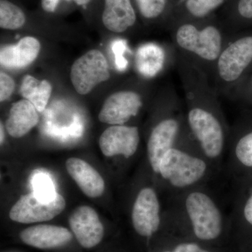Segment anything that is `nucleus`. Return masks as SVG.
<instances>
[{"label":"nucleus","instance_id":"3","mask_svg":"<svg viewBox=\"0 0 252 252\" xmlns=\"http://www.w3.org/2000/svg\"><path fill=\"white\" fill-rule=\"evenodd\" d=\"M172 46L211 79L225 44L233 34L218 15L200 21H177L167 26Z\"/></svg>","mask_w":252,"mask_h":252},{"label":"nucleus","instance_id":"7","mask_svg":"<svg viewBox=\"0 0 252 252\" xmlns=\"http://www.w3.org/2000/svg\"><path fill=\"white\" fill-rule=\"evenodd\" d=\"M163 212L157 189L142 186L131 206V221L136 233L144 238L153 236L161 228Z\"/></svg>","mask_w":252,"mask_h":252},{"label":"nucleus","instance_id":"21","mask_svg":"<svg viewBox=\"0 0 252 252\" xmlns=\"http://www.w3.org/2000/svg\"><path fill=\"white\" fill-rule=\"evenodd\" d=\"M52 93V86L49 81H39L31 75L23 78L20 94L25 99L30 101L39 112H43Z\"/></svg>","mask_w":252,"mask_h":252},{"label":"nucleus","instance_id":"13","mask_svg":"<svg viewBox=\"0 0 252 252\" xmlns=\"http://www.w3.org/2000/svg\"><path fill=\"white\" fill-rule=\"evenodd\" d=\"M69 223L78 243L83 248H94L103 238V225L97 212L92 207H77L69 217Z\"/></svg>","mask_w":252,"mask_h":252},{"label":"nucleus","instance_id":"18","mask_svg":"<svg viewBox=\"0 0 252 252\" xmlns=\"http://www.w3.org/2000/svg\"><path fill=\"white\" fill-rule=\"evenodd\" d=\"M40 50L41 44L36 38L25 36L14 45L1 48L0 63L2 67L7 69H23L35 61Z\"/></svg>","mask_w":252,"mask_h":252},{"label":"nucleus","instance_id":"6","mask_svg":"<svg viewBox=\"0 0 252 252\" xmlns=\"http://www.w3.org/2000/svg\"><path fill=\"white\" fill-rule=\"evenodd\" d=\"M252 66V34L233 33L217 59L210 82L219 96L228 97Z\"/></svg>","mask_w":252,"mask_h":252},{"label":"nucleus","instance_id":"16","mask_svg":"<svg viewBox=\"0 0 252 252\" xmlns=\"http://www.w3.org/2000/svg\"><path fill=\"white\" fill-rule=\"evenodd\" d=\"M228 0H171L166 26L177 21H200L217 15Z\"/></svg>","mask_w":252,"mask_h":252},{"label":"nucleus","instance_id":"11","mask_svg":"<svg viewBox=\"0 0 252 252\" xmlns=\"http://www.w3.org/2000/svg\"><path fill=\"white\" fill-rule=\"evenodd\" d=\"M140 128L137 126H112L102 132L99 147L107 157L122 156L130 159L138 152L140 144Z\"/></svg>","mask_w":252,"mask_h":252},{"label":"nucleus","instance_id":"24","mask_svg":"<svg viewBox=\"0 0 252 252\" xmlns=\"http://www.w3.org/2000/svg\"><path fill=\"white\" fill-rule=\"evenodd\" d=\"M27 15L19 5L11 0H0V27L16 31L26 26Z\"/></svg>","mask_w":252,"mask_h":252},{"label":"nucleus","instance_id":"27","mask_svg":"<svg viewBox=\"0 0 252 252\" xmlns=\"http://www.w3.org/2000/svg\"><path fill=\"white\" fill-rule=\"evenodd\" d=\"M15 89L14 79L6 73H0V101L4 102L12 95Z\"/></svg>","mask_w":252,"mask_h":252},{"label":"nucleus","instance_id":"32","mask_svg":"<svg viewBox=\"0 0 252 252\" xmlns=\"http://www.w3.org/2000/svg\"><path fill=\"white\" fill-rule=\"evenodd\" d=\"M240 85H245V86L248 85L249 89H245V90L235 91H233V92H232L231 94H234V93L242 92V91H248V90L251 91V93L252 94V74L251 77L250 78V80H249L248 81V82H247V81H243V82L240 83V84H239L238 86H240ZM234 90H235V89H234ZM229 96H228V97H229Z\"/></svg>","mask_w":252,"mask_h":252},{"label":"nucleus","instance_id":"28","mask_svg":"<svg viewBox=\"0 0 252 252\" xmlns=\"http://www.w3.org/2000/svg\"><path fill=\"white\" fill-rule=\"evenodd\" d=\"M175 252H212L194 241H182L172 249Z\"/></svg>","mask_w":252,"mask_h":252},{"label":"nucleus","instance_id":"31","mask_svg":"<svg viewBox=\"0 0 252 252\" xmlns=\"http://www.w3.org/2000/svg\"><path fill=\"white\" fill-rule=\"evenodd\" d=\"M94 0H73L74 4L77 5L78 6H80L83 9L87 10L88 7L91 4Z\"/></svg>","mask_w":252,"mask_h":252},{"label":"nucleus","instance_id":"33","mask_svg":"<svg viewBox=\"0 0 252 252\" xmlns=\"http://www.w3.org/2000/svg\"><path fill=\"white\" fill-rule=\"evenodd\" d=\"M0 142L1 144H2L4 140V126H3L2 123L0 124Z\"/></svg>","mask_w":252,"mask_h":252},{"label":"nucleus","instance_id":"5","mask_svg":"<svg viewBox=\"0 0 252 252\" xmlns=\"http://www.w3.org/2000/svg\"><path fill=\"white\" fill-rule=\"evenodd\" d=\"M186 122L185 106L171 85L164 90L158 102L153 124L147 139V160L157 176L162 157L190 135Z\"/></svg>","mask_w":252,"mask_h":252},{"label":"nucleus","instance_id":"22","mask_svg":"<svg viewBox=\"0 0 252 252\" xmlns=\"http://www.w3.org/2000/svg\"><path fill=\"white\" fill-rule=\"evenodd\" d=\"M219 17L233 33L244 23L252 22V0H228Z\"/></svg>","mask_w":252,"mask_h":252},{"label":"nucleus","instance_id":"19","mask_svg":"<svg viewBox=\"0 0 252 252\" xmlns=\"http://www.w3.org/2000/svg\"><path fill=\"white\" fill-rule=\"evenodd\" d=\"M38 112L27 99H21L13 104L5 125L9 135L14 138L27 135L39 122Z\"/></svg>","mask_w":252,"mask_h":252},{"label":"nucleus","instance_id":"1","mask_svg":"<svg viewBox=\"0 0 252 252\" xmlns=\"http://www.w3.org/2000/svg\"><path fill=\"white\" fill-rule=\"evenodd\" d=\"M175 64L185 95L186 122L202 154L223 171L230 127L210 79L196 65L176 52Z\"/></svg>","mask_w":252,"mask_h":252},{"label":"nucleus","instance_id":"29","mask_svg":"<svg viewBox=\"0 0 252 252\" xmlns=\"http://www.w3.org/2000/svg\"><path fill=\"white\" fill-rule=\"evenodd\" d=\"M63 2H73V0H40L41 9L48 14H54L57 12Z\"/></svg>","mask_w":252,"mask_h":252},{"label":"nucleus","instance_id":"26","mask_svg":"<svg viewBox=\"0 0 252 252\" xmlns=\"http://www.w3.org/2000/svg\"><path fill=\"white\" fill-rule=\"evenodd\" d=\"M230 215L231 220H241L252 227V190L248 195H238Z\"/></svg>","mask_w":252,"mask_h":252},{"label":"nucleus","instance_id":"9","mask_svg":"<svg viewBox=\"0 0 252 252\" xmlns=\"http://www.w3.org/2000/svg\"><path fill=\"white\" fill-rule=\"evenodd\" d=\"M144 104V94L136 89L117 91L104 101L98 119L112 126L126 125L140 114Z\"/></svg>","mask_w":252,"mask_h":252},{"label":"nucleus","instance_id":"4","mask_svg":"<svg viewBox=\"0 0 252 252\" xmlns=\"http://www.w3.org/2000/svg\"><path fill=\"white\" fill-rule=\"evenodd\" d=\"M220 173L190 135L162 157L157 177L160 187L172 194L208 185Z\"/></svg>","mask_w":252,"mask_h":252},{"label":"nucleus","instance_id":"10","mask_svg":"<svg viewBox=\"0 0 252 252\" xmlns=\"http://www.w3.org/2000/svg\"><path fill=\"white\" fill-rule=\"evenodd\" d=\"M65 208V200L58 193L51 200H41L34 193L23 195L9 212L11 220L21 223L47 221L60 215Z\"/></svg>","mask_w":252,"mask_h":252},{"label":"nucleus","instance_id":"30","mask_svg":"<svg viewBox=\"0 0 252 252\" xmlns=\"http://www.w3.org/2000/svg\"><path fill=\"white\" fill-rule=\"evenodd\" d=\"M114 54H116V60H117V64L118 67L120 69H124L127 65V62L123 57V52L125 50V44H123L122 41H119V43L114 44Z\"/></svg>","mask_w":252,"mask_h":252},{"label":"nucleus","instance_id":"8","mask_svg":"<svg viewBox=\"0 0 252 252\" xmlns=\"http://www.w3.org/2000/svg\"><path fill=\"white\" fill-rule=\"evenodd\" d=\"M110 72L105 56L98 50L88 51L73 63L70 79L78 94H87L96 86L108 80Z\"/></svg>","mask_w":252,"mask_h":252},{"label":"nucleus","instance_id":"25","mask_svg":"<svg viewBox=\"0 0 252 252\" xmlns=\"http://www.w3.org/2000/svg\"><path fill=\"white\" fill-rule=\"evenodd\" d=\"M34 193L41 200H51L56 198L58 193L55 190L54 183L47 174L36 173L31 181Z\"/></svg>","mask_w":252,"mask_h":252},{"label":"nucleus","instance_id":"12","mask_svg":"<svg viewBox=\"0 0 252 252\" xmlns=\"http://www.w3.org/2000/svg\"><path fill=\"white\" fill-rule=\"evenodd\" d=\"M223 171L227 177L235 178L252 172V128L243 130L238 126L230 127Z\"/></svg>","mask_w":252,"mask_h":252},{"label":"nucleus","instance_id":"17","mask_svg":"<svg viewBox=\"0 0 252 252\" xmlns=\"http://www.w3.org/2000/svg\"><path fill=\"white\" fill-rule=\"evenodd\" d=\"M65 165L68 173L86 196L98 198L103 194V178L90 164L78 158H70Z\"/></svg>","mask_w":252,"mask_h":252},{"label":"nucleus","instance_id":"2","mask_svg":"<svg viewBox=\"0 0 252 252\" xmlns=\"http://www.w3.org/2000/svg\"><path fill=\"white\" fill-rule=\"evenodd\" d=\"M209 185L169 194L163 222L185 228L200 242L211 243L221 238L229 219Z\"/></svg>","mask_w":252,"mask_h":252},{"label":"nucleus","instance_id":"23","mask_svg":"<svg viewBox=\"0 0 252 252\" xmlns=\"http://www.w3.org/2000/svg\"><path fill=\"white\" fill-rule=\"evenodd\" d=\"M137 14L147 23L166 24L171 10V0H132Z\"/></svg>","mask_w":252,"mask_h":252},{"label":"nucleus","instance_id":"14","mask_svg":"<svg viewBox=\"0 0 252 252\" xmlns=\"http://www.w3.org/2000/svg\"><path fill=\"white\" fill-rule=\"evenodd\" d=\"M138 14L132 0H102L101 22L114 33H124L135 28Z\"/></svg>","mask_w":252,"mask_h":252},{"label":"nucleus","instance_id":"20","mask_svg":"<svg viewBox=\"0 0 252 252\" xmlns=\"http://www.w3.org/2000/svg\"><path fill=\"white\" fill-rule=\"evenodd\" d=\"M165 61V51L154 43L140 46L136 52V68L144 79L156 77L163 68Z\"/></svg>","mask_w":252,"mask_h":252},{"label":"nucleus","instance_id":"15","mask_svg":"<svg viewBox=\"0 0 252 252\" xmlns=\"http://www.w3.org/2000/svg\"><path fill=\"white\" fill-rule=\"evenodd\" d=\"M20 238L29 246L40 250L61 248L72 240V233L66 228L53 225H36L21 231Z\"/></svg>","mask_w":252,"mask_h":252}]
</instances>
